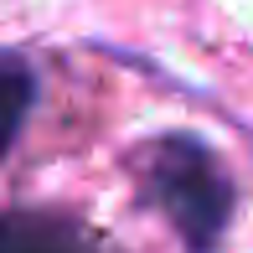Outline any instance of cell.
<instances>
[{"label":"cell","mask_w":253,"mask_h":253,"mask_svg":"<svg viewBox=\"0 0 253 253\" xmlns=\"http://www.w3.org/2000/svg\"><path fill=\"white\" fill-rule=\"evenodd\" d=\"M0 253H109L98 233L73 212L0 207Z\"/></svg>","instance_id":"cell-2"},{"label":"cell","mask_w":253,"mask_h":253,"mask_svg":"<svg viewBox=\"0 0 253 253\" xmlns=\"http://www.w3.org/2000/svg\"><path fill=\"white\" fill-rule=\"evenodd\" d=\"M140 197L176 227L186 253H217L233 217V181L202 134H160L140 150Z\"/></svg>","instance_id":"cell-1"},{"label":"cell","mask_w":253,"mask_h":253,"mask_svg":"<svg viewBox=\"0 0 253 253\" xmlns=\"http://www.w3.org/2000/svg\"><path fill=\"white\" fill-rule=\"evenodd\" d=\"M31 103H37V67H31L21 52L0 47V155H5L10 140L21 134Z\"/></svg>","instance_id":"cell-3"}]
</instances>
